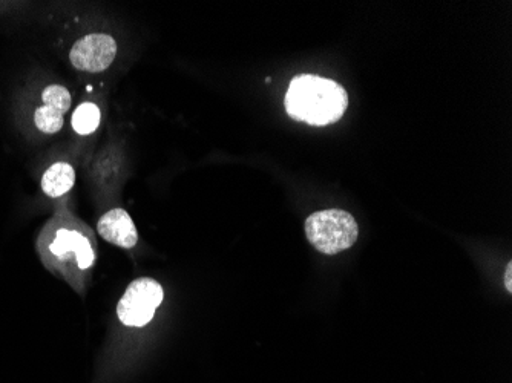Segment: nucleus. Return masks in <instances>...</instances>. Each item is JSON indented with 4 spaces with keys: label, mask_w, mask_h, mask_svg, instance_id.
Masks as SVG:
<instances>
[{
    "label": "nucleus",
    "mask_w": 512,
    "mask_h": 383,
    "mask_svg": "<svg viewBox=\"0 0 512 383\" xmlns=\"http://www.w3.org/2000/svg\"><path fill=\"white\" fill-rule=\"evenodd\" d=\"M347 91L324 77H295L286 94V111L293 120L313 126H327L341 120L347 111Z\"/></svg>",
    "instance_id": "nucleus-1"
},
{
    "label": "nucleus",
    "mask_w": 512,
    "mask_h": 383,
    "mask_svg": "<svg viewBox=\"0 0 512 383\" xmlns=\"http://www.w3.org/2000/svg\"><path fill=\"white\" fill-rule=\"evenodd\" d=\"M306 235L316 250L324 255H336L358 241L359 227L345 210H321L307 218Z\"/></svg>",
    "instance_id": "nucleus-2"
},
{
    "label": "nucleus",
    "mask_w": 512,
    "mask_h": 383,
    "mask_svg": "<svg viewBox=\"0 0 512 383\" xmlns=\"http://www.w3.org/2000/svg\"><path fill=\"white\" fill-rule=\"evenodd\" d=\"M165 298L163 287L151 278L132 282L117 305V315L126 327H145Z\"/></svg>",
    "instance_id": "nucleus-3"
},
{
    "label": "nucleus",
    "mask_w": 512,
    "mask_h": 383,
    "mask_svg": "<svg viewBox=\"0 0 512 383\" xmlns=\"http://www.w3.org/2000/svg\"><path fill=\"white\" fill-rule=\"evenodd\" d=\"M46 250L56 261L76 262L79 270H88L96 259V252L89 241V236L82 230L71 227H59L54 230Z\"/></svg>",
    "instance_id": "nucleus-4"
},
{
    "label": "nucleus",
    "mask_w": 512,
    "mask_h": 383,
    "mask_svg": "<svg viewBox=\"0 0 512 383\" xmlns=\"http://www.w3.org/2000/svg\"><path fill=\"white\" fill-rule=\"evenodd\" d=\"M117 43L108 34H89L74 43L69 60L74 68L86 73H102L114 62Z\"/></svg>",
    "instance_id": "nucleus-5"
},
{
    "label": "nucleus",
    "mask_w": 512,
    "mask_h": 383,
    "mask_svg": "<svg viewBox=\"0 0 512 383\" xmlns=\"http://www.w3.org/2000/svg\"><path fill=\"white\" fill-rule=\"evenodd\" d=\"M97 229H99V235L114 246L122 247V249H132L137 244V229H135L134 221L129 217L126 210H109L100 218Z\"/></svg>",
    "instance_id": "nucleus-6"
},
{
    "label": "nucleus",
    "mask_w": 512,
    "mask_h": 383,
    "mask_svg": "<svg viewBox=\"0 0 512 383\" xmlns=\"http://www.w3.org/2000/svg\"><path fill=\"white\" fill-rule=\"evenodd\" d=\"M76 183V171L68 163H56L43 174L42 190L50 198H60L68 194Z\"/></svg>",
    "instance_id": "nucleus-7"
},
{
    "label": "nucleus",
    "mask_w": 512,
    "mask_h": 383,
    "mask_svg": "<svg viewBox=\"0 0 512 383\" xmlns=\"http://www.w3.org/2000/svg\"><path fill=\"white\" fill-rule=\"evenodd\" d=\"M102 114H100L99 106L94 103H82L79 108L74 111L73 128L77 134L89 135L99 128Z\"/></svg>",
    "instance_id": "nucleus-8"
},
{
    "label": "nucleus",
    "mask_w": 512,
    "mask_h": 383,
    "mask_svg": "<svg viewBox=\"0 0 512 383\" xmlns=\"http://www.w3.org/2000/svg\"><path fill=\"white\" fill-rule=\"evenodd\" d=\"M34 123L45 134H56L63 128V114L48 106H40L34 114Z\"/></svg>",
    "instance_id": "nucleus-9"
},
{
    "label": "nucleus",
    "mask_w": 512,
    "mask_h": 383,
    "mask_svg": "<svg viewBox=\"0 0 512 383\" xmlns=\"http://www.w3.org/2000/svg\"><path fill=\"white\" fill-rule=\"evenodd\" d=\"M42 100L48 108L56 109L65 114L71 108V94L68 89L60 85H51L42 92Z\"/></svg>",
    "instance_id": "nucleus-10"
},
{
    "label": "nucleus",
    "mask_w": 512,
    "mask_h": 383,
    "mask_svg": "<svg viewBox=\"0 0 512 383\" xmlns=\"http://www.w3.org/2000/svg\"><path fill=\"white\" fill-rule=\"evenodd\" d=\"M511 275H512V264H511V262H509L508 267H506V275H505L506 289H508L509 293L512 292Z\"/></svg>",
    "instance_id": "nucleus-11"
}]
</instances>
